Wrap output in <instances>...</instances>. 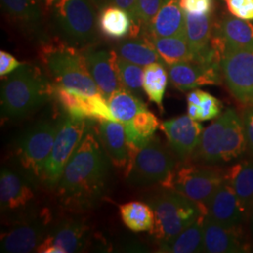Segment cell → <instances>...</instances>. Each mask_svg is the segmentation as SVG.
<instances>
[{"instance_id":"obj_3","label":"cell","mask_w":253,"mask_h":253,"mask_svg":"<svg viewBox=\"0 0 253 253\" xmlns=\"http://www.w3.org/2000/svg\"><path fill=\"white\" fill-rule=\"evenodd\" d=\"M42 57L55 85L88 96L100 93L91 76L84 54L74 46L48 42L42 47Z\"/></svg>"},{"instance_id":"obj_1","label":"cell","mask_w":253,"mask_h":253,"mask_svg":"<svg viewBox=\"0 0 253 253\" xmlns=\"http://www.w3.org/2000/svg\"><path fill=\"white\" fill-rule=\"evenodd\" d=\"M109 156L98 136L87 131L64 169L57 192L64 206L87 208L104 190L109 172Z\"/></svg>"},{"instance_id":"obj_43","label":"cell","mask_w":253,"mask_h":253,"mask_svg":"<svg viewBox=\"0 0 253 253\" xmlns=\"http://www.w3.org/2000/svg\"><path fill=\"white\" fill-rule=\"evenodd\" d=\"M22 65L18 60L6 51L0 52V76L6 77L8 74L13 73Z\"/></svg>"},{"instance_id":"obj_20","label":"cell","mask_w":253,"mask_h":253,"mask_svg":"<svg viewBox=\"0 0 253 253\" xmlns=\"http://www.w3.org/2000/svg\"><path fill=\"white\" fill-rule=\"evenodd\" d=\"M97 136L112 163L118 168L127 167L129 155L124 124L120 121H100Z\"/></svg>"},{"instance_id":"obj_22","label":"cell","mask_w":253,"mask_h":253,"mask_svg":"<svg viewBox=\"0 0 253 253\" xmlns=\"http://www.w3.org/2000/svg\"><path fill=\"white\" fill-rule=\"evenodd\" d=\"M6 12L27 33L43 37L41 0H1Z\"/></svg>"},{"instance_id":"obj_11","label":"cell","mask_w":253,"mask_h":253,"mask_svg":"<svg viewBox=\"0 0 253 253\" xmlns=\"http://www.w3.org/2000/svg\"><path fill=\"white\" fill-rule=\"evenodd\" d=\"M53 97L63 109L66 116L99 122L118 121L109 107L108 100L100 93L88 96L54 84Z\"/></svg>"},{"instance_id":"obj_19","label":"cell","mask_w":253,"mask_h":253,"mask_svg":"<svg viewBox=\"0 0 253 253\" xmlns=\"http://www.w3.org/2000/svg\"><path fill=\"white\" fill-rule=\"evenodd\" d=\"M185 35V11L180 0H163V4L143 36L172 37Z\"/></svg>"},{"instance_id":"obj_33","label":"cell","mask_w":253,"mask_h":253,"mask_svg":"<svg viewBox=\"0 0 253 253\" xmlns=\"http://www.w3.org/2000/svg\"><path fill=\"white\" fill-rule=\"evenodd\" d=\"M107 100L113 115L123 124L131 121L140 112L148 110L143 100L124 87L115 91Z\"/></svg>"},{"instance_id":"obj_14","label":"cell","mask_w":253,"mask_h":253,"mask_svg":"<svg viewBox=\"0 0 253 253\" xmlns=\"http://www.w3.org/2000/svg\"><path fill=\"white\" fill-rule=\"evenodd\" d=\"M172 85L181 91L220 84L221 67L190 60L167 66Z\"/></svg>"},{"instance_id":"obj_13","label":"cell","mask_w":253,"mask_h":253,"mask_svg":"<svg viewBox=\"0 0 253 253\" xmlns=\"http://www.w3.org/2000/svg\"><path fill=\"white\" fill-rule=\"evenodd\" d=\"M161 127L171 148L181 161L189 159L196 151L204 131L199 121L190 118L188 115L166 120Z\"/></svg>"},{"instance_id":"obj_42","label":"cell","mask_w":253,"mask_h":253,"mask_svg":"<svg viewBox=\"0 0 253 253\" xmlns=\"http://www.w3.org/2000/svg\"><path fill=\"white\" fill-rule=\"evenodd\" d=\"M241 118L244 126L247 147L253 154V105L245 109Z\"/></svg>"},{"instance_id":"obj_41","label":"cell","mask_w":253,"mask_h":253,"mask_svg":"<svg viewBox=\"0 0 253 253\" xmlns=\"http://www.w3.org/2000/svg\"><path fill=\"white\" fill-rule=\"evenodd\" d=\"M181 8L192 15H210L214 0H180Z\"/></svg>"},{"instance_id":"obj_32","label":"cell","mask_w":253,"mask_h":253,"mask_svg":"<svg viewBox=\"0 0 253 253\" xmlns=\"http://www.w3.org/2000/svg\"><path fill=\"white\" fill-rule=\"evenodd\" d=\"M121 219L125 226L132 232H151L155 224L152 208L142 202H129L119 207Z\"/></svg>"},{"instance_id":"obj_5","label":"cell","mask_w":253,"mask_h":253,"mask_svg":"<svg viewBox=\"0 0 253 253\" xmlns=\"http://www.w3.org/2000/svg\"><path fill=\"white\" fill-rule=\"evenodd\" d=\"M51 8L56 30L69 44L86 46L97 40V15L90 0H56Z\"/></svg>"},{"instance_id":"obj_2","label":"cell","mask_w":253,"mask_h":253,"mask_svg":"<svg viewBox=\"0 0 253 253\" xmlns=\"http://www.w3.org/2000/svg\"><path fill=\"white\" fill-rule=\"evenodd\" d=\"M54 88L38 67L22 64L2 83V117L11 119L27 116L53 97Z\"/></svg>"},{"instance_id":"obj_34","label":"cell","mask_w":253,"mask_h":253,"mask_svg":"<svg viewBox=\"0 0 253 253\" xmlns=\"http://www.w3.org/2000/svg\"><path fill=\"white\" fill-rule=\"evenodd\" d=\"M169 74L161 62L149 64L144 68L143 88L148 100L163 111V98L168 84Z\"/></svg>"},{"instance_id":"obj_9","label":"cell","mask_w":253,"mask_h":253,"mask_svg":"<svg viewBox=\"0 0 253 253\" xmlns=\"http://www.w3.org/2000/svg\"><path fill=\"white\" fill-rule=\"evenodd\" d=\"M221 73L232 95L240 103L253 105V50L225 46Z\"/></svg>"},{"instance_id":"obj_27","label":"cell","mask_w":253,"mask_h":253,"mask_svg":"<svg viewBox=\"0 0 253 253\" xmlns=\"http://www.w3.org/2000/svg\"><path fill=\"white\" fill-rule=\"evenodd\" d=\"M205 214L192 224L171 238L161 240L159 252L170 253H193L204 252Z\"/></svg>"},{"instance_id":"obj_40","label":"cell","mask_w":253,"mask_h":253,"mask_svg":"<svg viewBox=\"0 0 253 253\" xmlns=\"http://www.w3.org/2000/svg\"><path fill=\"white\" fill-rule=\"evenodd\" d=\"M229 12L237 18L253 20V0H224Z\"/></svg>"},{"instance_id":"obj_37","label":"cell","mask_w":253,"mask_h":253,"mask_svg":"<svg viewBox=\"0 0 253 253\" xmlns=\"http://www.w3.org/2000/svg\"><path fill=\"white\" fill-rule=\"evenodd\" d=\"M163 0H136V17L142 34L159 11Z\"/></svg>"},{"instance_id":"obj_10","label":"cell","mask_w":253,"mask_h":253,"mask_svg":"<svg viewBox=\"0 0 253 253\" xmlns=\"http://www.w3.org/2000/svg\"><path fill=\"white\" fill-rule=\"evenodd\" d=\"M59 123L40 122L30 128L20 142L19 161L25 169L37 176L42 174L54 145Z\"/></svg>"},{"instance_id":"obj_29","label":"cell","mask_w":253,"mask_h":253,"mask_svg":"<svg viewBox=\"0 0 253 253\" xmlns=\"http://www.w3.org/2000/svg\"><path fill=\"white\" fill-rule=\"evenodd\" d=\"M225 180L232 186L246 213L253 208V161L233 165L225 172Z\"/></svg>"},{"instance_id":"obj_31","label":"cell","mask_w":253,"mask_h":253,"mask_svg":"<svg viewBox=\"0 0 253 253\" xmlns=\"http://www.w3.org/2000/svg\"><path fill=\"white\" fill-rule=\"evenodd\" d=\"M117 53L121 58L144 68L149 64L162 62L152 42L144 36L124 40L118 44Z\"/></svg>"},{"instance_id":"obj_35","label":"cell","mask_w":253,"mask_h":253,"mask_svg":"<svg viewBox=\"0 0 253 253\" xmlns=\"http://www.w3.org/2000/svg\"><path fill=\"white\" fill-rule=\"evenodd\" d=\"M99 26L105 36L121 39L130 32L132 20L125 9L118 7H106L101 9Z\"/></svg>"},{"instance_id":"obj_18","label":"cell","mask_w":253,"mask_h":253,"mask_svg":"<svg viewBox=\"0 0 253 253\" xmlns=\"http://www.w3.org/2000/svg\"><path fill=\"white\" fill-rule=\"evenodd\" d=\"M248 250L239 226H225L205 216L203 253H239Z\"/></svg>"},{"instance_id":"obj_7","label":"cell","mask_w":253,"mask_h":253,"mask_svg":"<svg viewBox=\"0 0 253 253\" xmlns=\"http://www.w3.org/2000/svg\"><path fill=\"white\" fill-rule=\"evenodd\" d=\"M175 159L170 150L153 138L129 162L126 176L131 185L149 186L165 180L175 169Z\"/></svg>"},{"instance_id":"obj_12","label":"cell","mask_w":253,"mask_h":253,"mask_svg":"<svg viewBox=\"0 0 253 253\" xmlns=\"http://www.w3.org/2000/svg\"><path fill=\"white\" fill-rule=\"evenodd\" d=\"M50 219L47 213L41 217L21 222L1 235V252L9 253H31L44 240Z\"/></svg>"},{"instance_id":"obj_44","label":"cell","mask_w":253,"mask_h":253,"mask_svg":"<svg viewBox=\"0 0 253 253\" xmlns=\"http://www.w3.org/2000/svg\"><path fill=\"white\" fill-rule=\"evenodd\" d=\"M41 1H42V3H43L44 5H46L47 7H52L53 4H54L56 0H41Z\"/></svg>"},{"instance_id":"obj_8","label":"cell","mask_w":253,"mask_h":253,"mask_svg":"<svg viewBox=\"0 0 253 253\" xmlns=\"http://www.w3.org/2000/svg\"><path fill=\"white\" fill-rule=\"evenodd\" d=\"M86 132V119L66 116L59 123L52 151L47 160L42 179L49 186L57 185L64 169Z\"/></svg>"},{"instance_id":"obj_38","label":"cell","mask_w":253,"mask_h":253,"mask_svg":"<svg viewBox=\"0 0 253 253\" xmlns=\"http://www.w3.org/2000/svg\"><path fill=\"white\" fill-rule=\"evenodd\" d=\"M93 2L101 9L106 7H118L125 9L132 20L130 36L139 37L142 33V28L138 25L136 17V0H93Z\"/></svg>"},{"instance_id":"obj_15","label":"cell","mask_w":253,"mask_h":253,"mask_svg":"<svg viewBox=\"0 0 253 253\" xmlns=\"http://www.w3.org/2000/svg\"><path fill=\"white\" fill-rule=\"evenodd\" d=\"M87 227L79 219L59 222L37 248V253H73L81 252L86 243Z\"/></svg>"},{"instance_id":"obj_25","label":"cell","mask_w":253,"mask_h":253,"mask_svg":"<svg viewBox=\"0 0 253 253\" xmlns=\"http://www.w3.org/2000/svg\"><path fill=\"white\" fill-rule=\"evenodd\" d=\"M124 126L128 147L129 163L137 152L153 139L154 134L160 126V122L154 114L145 110L137 114L131 121L125 123Z\"/></svg>"},{"instance_id":"obj_28","label":"cell","mask_w":253,"mask_h":253,"mask_svg":"<svg viewBox=\"0 0 253 253\" xmlns=\"http://www.w3.org/2000/svg\"><path fill=\"white\" fill-rule=\"evenodd\" d=\"M247 148L242 118L234 109H229V119L227 122L220 146L221 162L230 163L241 157Z\"/></svg>"},{"instance_id":"obj_26","label":"cell","mask_w":253,"mask_h":253,"mask_svg":"<svg viewBox=\"0 0 253 253\" xmlns=\"http://www.w3.org/2000/svg\"><path fill=\"white\" fill-rule=\"evenodd\" d=\"M228 119L229 109H227L217 120L211 123L206 129H204L199 145L194 152L197 161L208 165L222 163L220 146Z\"/></svg>"},{"instance_id":"obj_4","label":"cell","mask_w":253,"mask_h":253,"mask_svg":"<svg viewBox=\"0 0 253 253\" xmlns=\"http://www.w3.org/2000/svg\"><path fill=\"white\" fill-rule=\"evenodd\" d=\"M148 205L155 214L151 234L160 240L178 235L205 214L199 205L171 190L155 195L149 199Z\"/></svg>"},{"instance_id":"obj_23","label":"cell","mask_w":253,"mask_h":253,"mask_svg":"<svg viewBox=\"0 0 253 253\" xmlns=\"http://www.w3.org/2000/svg\"><path fill=\"white\" fill-rule=\"evenodd\" d=\"M213 25L210 15H192L185 12V35L194 55V61H203L211 48Z\"/></svg>"},{"instance_id":"obj_21","label":"cell","mask_w":253,"mask_h":253,"mask_svg":"<svg viewBox=\"0 0 253 253\" xmlns=\"http://www.w3.org/2000/svg\"><path fill=\"white\" fill-rule=\"evenodd\" d=\"M34 199L32 188L20 175L7 168L0 174V202L2 211H15L27 208Z\"/></svg>"},{"instance_id":"obj_16","label":"cell","mask_w":253,"mask_h":253,"mask_svg":"<svg viewBox=\"0 0 253 253\" xmlns=\"http://www.w3.org/2000/svg\"><path fill=\"white\" fill-rule=\"evenodd\" d=\"M93 80L100 94L108 100L109 97L122 87L118 77V54L115 51L89 49L84 53Z\"/></svg>"},{"instance_id":"obj_17","label":"cell","mask_w":253,"mask_h":253,"mask_svg":"<svg viewBox=\"0 0 253 253\" xmlns=\"http://www.w3.org/2000/svg\"><path fill=\"white\" fill-rule=\"evenodd\" d=\"M206 216L219 224L239 226L247 214L232 186L224 181L205 206Z\"/></svg>"},{"instance_id":"obj_36","label":"cell","mask_w":253,"mask_h":253,"mask_svg":"<svg viewBox=\"0 0 253 253\" xmlns=\"http://www.w3.org/2000/svg\"><path fill=\"white\" fill-rule=\"evenodd\" d=\"M118 77L122 87L139 97L142 90H144V67L128 62L118 56Z\"/></svg>"},{"instance_id":"obj_6","label":"cell","mask_w":253,"mask_h":253,"mask_svg":"<svg viewBox=\"0 0 253 253\" xmlns=\"http://www.w3.org/2000/svg\"><path fill=\"white\" fill-rule=\"evenodd\" d=\"M224 181L225 172L214 167L185 165L175 167L161 184L193 201L205 212V206Z\"/></svg>"},{"instance_id":"obj_39","label":"cell","mask_w":253,"mask_h":253,"mask_svg":"<svg viewBox=\"0 0 253 253\" xmlns=\"http://www.w3.org/2000/svg\"><path fill=\"white\" fill-rule=\"evenodd\" d=\"M222 104L216 97L203 91L199 105V121H207L217 118L221 115Z\"/></svg>"},{"instance_id":"obj_30","label":"cell","mask_w":253,"mask_h":253,"mask_svg":"<svg viewBox=\"0 0 253 253\" xmlns=\"http://www.w3.org/2000/svg\"><path fill=\"white\" fill-rule=\"evenodd\" d=\"M147 38L157 50L162 61L166 66L193 60L194 55L190 50L186 35Z\"/></svg>"},{"instance_id":"obj_24","label":"cell","mask_w":253,"mask_h":253,"mask_svg":"<svg viewBox=\"0 0 253 253\" xmlns=\"http://www.w3.org/2000/svg\"><path fill=\"white\" fill-rule=\"evenodd\" d=\"M213 34L225 46L253 50V24L247 20L225 14L213 26Z\"/></svg>"}]
</instances>
